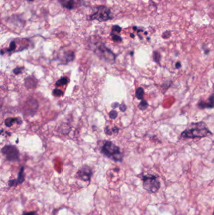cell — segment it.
Masks as SVG:
<instances>
[{"instance_id": "cell-1", "label": "cell", "mask_w": 214, "mask_h": 215, "mask_svg": "<svg viewBox=\"0 0 214 215\" xmlns=\"http://www.w3.org/2000/svg\"><path fill=\"white\" fill-rule=\"evenodd\" d=\"M212 134L207 126L203 122L193 123L185 130L181 134V136L186 139L203 138Z\"/></svg>"}, {"instance_id": "cell-2", "label": "cell", "mask_w": 214, "mask_h": 215, "mask_svg": "<svg viewBox=\"0 0 214 215\" xmlns=\"http://www.w3.org/2000/svg\"><path fill=\"white\" fill-rule=\"evenodd\" d=\"M101 152L115 162L123 161V155L121 152L120 148L112 142L106 141L102 146Z\"/></svg>"}, {"instance_id": "cell-3", "label": "cell", "mask_w": 214, "mask_h": 215, "mask_svg": "<svg viewBox=\"0 0 214 215\" xmlns=\"http://www.w3.org/2000/svg\"><path fill=\"white\" fill-rule=\"evenodd\" d=\"M93 51L95 54L102 60L113 64L116 60L115 54L102 42H96L94 44Z\"/></svg>"}, {"instance_id": "cell-4", "label": "cell", "mask_w": 214, "mask_h": 215, "mask_svg": "<svg viewBox=\"0 0 214 215\" xmlns=\"http://www.w3.org/2000/svg\"><path fill=\"white\" fill-rule=\"evenodd\" d=\"M143 188L150 193H156L160 188V182L157 175H144L142 177Z\"/></svg>"}, {"instance_id": "cell-5", "label": "cell", "mask_w": 214, "mask_h": 215, "mask_svg": "<svg viewBox=\"0 0 214 215\" xmlns=\"http://www.w3.org/2000/svg\"><path fill=\"white\" fill-rule=\"evenodd\" d=\"M113 18L111 10L106 6H98L94 8V12L91 15V20H97L99 22H105Z\"/></svg>"}, {"instance_id": "cell-6", "label": "cell", "mask_w": 214, "mask_h": 215, "mask_svg": "<svg viewBox=\"0 0 214 215\" xmlns=\"http://www.w3.org/2000/svg\"><path fill=\"white\" fill-rule=\"evenodd\" d=\"M2 153L8 161L15 162L19 160V152L16 146L14 145H8L4 146L2 149Z\"/></svg>"}, {"instance_id": "cell-7", "label": "cell", "mask_w": 214, "mask_h": 215, "mask_svg": "<svg viewBox=\"0 0 214 215\" xmlns=\"http://www.w3.org/2000/svg\"><path fill=\"white\" fill-rule=\"evenodd\" d=\"M92 175V169L88 165H83L77 172L76 177L83 181H89L91 179Z\"/></svg>"}, {"instance_id": "cell-8", "label": "cell", "mask_w": 214, "mask_h": 215, "mask_svg": "<svg viewBox=\"0 0 214 215\" xmlns=\"http://www.w3.org/2000/svg\"><path fill=\"white\" fill-rule=\"evenodd\" d=\"M198 106L200 109H205V108H214V94H212L210 96L208 102L203 101H200Z\"/></svg>"}, {"instance_id": "cell-9", "label": "cell", "mask_w": 214, "mask_h": 215, "mask_svg": "<svg viewBox=\"0 0 214 215\" xmlns=\"http://www.w3.org/2000/svg\"><path fill=\"white\" fill-rule=\"evenodd\" d=\"M77 0H60L59 2L64 8L67 9H72L77 6Z\"/></svg>"}, {"instance_id": "cell-10", "label": "cell", "mask_w": 214, "mask_h": 215, "mask_svg": "<svg viewBox=\"0 0 214 215\" xmlns=\"http://www.w3.org/2000/svg\"><path fill=\"white\" fill-rule=\"evenodd\" d=\"M25 86L27 88H35L37 85V80L33 76H28L25 80Z\"/></svg>"}, {"instance_id": "cell-11", "label": "cell", "mask_w": 214, "mask_h": 215, "mask_svg": "<svg viewBox=\"0 0 214 215\" xmlns=\"http://www.w3.org/2000/svg\"><path fill=\"white\" fill-rule=\"evenodd\" d=\"M64 58L65 63L71 62L75 59V54L72 51H67L64 54Z\"/></svg>"}, {"instance_id": "cell-12", "label": "cell", "mask_w": 214, "mask_h": 215, "mask_svg": "<svg viewBox=\"0 0 214 215\" xmlns=\"http://www.w3.org/2000/svg\"><path fill=\"white\" fill-rule=\"evenodd\" d=\"M18 123V124H21L22 121L18 118H6L5 120V125L7 126V127H10L13 125V124L14 123Z\"/></svg>"}, {"instance_id": "cell-13", "label": "cell", "mask_w": 214, "mask_h": 215, "mask_svg": "<svg viewBox=\"0 0 214 215\" xmlns=\"http://www.w3.org/2000/svg\"><path fill=\"white\" fill-rule=\"evenodd\" d=\"M16 180L18 185L22 184L25 181V174H24V167H22L18 172V178Z\"/></svg>"}, {"instance_id": "cell-14", "label": "cell", "mask_w": 214, "mask_h": 215, "mask_svg": "<svg viewBox=\"0 0 214 215\" xmlns=\"http://www.w3.org/2000/svg\"><path fill=\"white\" fill-rule=\"evenodd\" d=\"M144 91L142 87H140L138 88H137V90L136 91V97H137V99L142 100L144 97Z\"/></svg>"}, {"instance_id": "cell-15", "label": "cell", "mask_w": 214, "mask_h": 215, "mask_svg": "<svg viewBox=\"0 0 214 215\" xmlns=\"http://www.w3.org/2000/svg\"><path fill=\"white\" fill-rule=\"evenodd\" d=\"M69 79H68L67 77H62V78H60V79H58L55 85L57 86H63V85H65L67 84L68 83H69Z\"/></svg>"}, {"instance_id": "cell-16", "label": "cell", "mask_w": 214, "mask_h": 215, "mask_svg": "<svg viewBox=\"0 0 214 215\" xmlns=\"http://www.w3.org/2000/svg\"><path fill=\"white\" fill-rule=\"evenodd\" d=\"M148 106H149V104H148V102L146 100H142L140 102V103L138 105L139 109L140 110H142V111L145 110L146 109H147L148 108Z\"/></svg>"}, {"instance_id": "cell-17", "label": "cell", "mask_w": 214, "mask_h": 215, "mask_svg": "<svg viewBox=\"0 0 214 215\" xmlns=\"http://www.w3.org/2000/svg\"><path fill=\"white\" fill-rule=\"evenodd\" d=\"M153 58L154 62H155L157 64H159L161 61V55L160 52L158 51H154L153 54Z\"/></svg>"}, {"instance_id": "cell-18", "label": "cell", "mask_w": 214, "mask_h": 215, "mask_svg": "<svg viewBox=\"0 0 214 215\" xmlns=\"http://www.w3.org/2000/svg\"><path fill=\"white\" fill-rule=\"evenodd\" d=\"M111 37H112V41L115 42L117 43H120L122 42V38L121 37H120L119 35H118L117 33H111Z\"/></svg>"}, {"instance_id": "cell-19", "label": "cell", "mask_w": 214, "mask_h": 215, "mask_svg": "<svg viewBox=\"0 0 214 215\" xmlns=\"http://www.w3.org/2000/svg\"><path fill=\"white\" fill-rule=\"evenodd\" d=\"M121 31V28L118 25H114L112 28V32L114 33H118Z\"/></svg>"}, {"instance_id": "cell-20", "label": "cell", "mask_w": 214, "mask_h": 215, "mask_svg": "<svg viewBox=\"0 0 214 215\" xmlns=\"http://www.w3.org/2000/svg\"><path fill=\"white\" fill-rule=\"evenodd\" d=\"M53 95L54 96H56V97H60L61 96L63 95V92L59 90V89H55L54 91H53V93H52Z\"/></svg>"}, {"instance_id": "cell-21", "label": "cell", "mask_w": 214, "mask_h": 215, "mask_svg": "<svg viewBox=\"0 0 214 215\" xmlns=\"http://www.w3.org/2000/svg\"><path fill=\"white\" fill-rule=\"evenodd\" d=\"M16 42L15 41H12L10 44H9V47L8 49L7 50L8 52H12L13 51L15 50V48H16Z\"/></svg>"}, {"instance_id": "cell-22", "label": "cell", "mask_w": 214, "mask_h": 215, "mask_svg": "<svg viewBox=\"0 0 214 215\" xmlns=\"http://www.w3.org/2000/svg\"><path fill=\"white\" fill-rule=\"evenodd\" d=\"M118 112L116 111L115 110H112L109 112V118L111 119H112V120H114L117 118V116H118Z\"/></svg>"}, {"instance_id": "cell-23", "label": "cell", "mask_w": 214, "mask_h": 215, "mask_svg": "<svg viewBox=\"0 0 214 215\" xmlns=\"http://www.w3.org/2000/svg\"><path fill=\"white\" fill-rule=\"evenodd\" d=\"M8 185L10 188L12 187H15V186H17L18 184L16 182V179H12V180H9L8 181Z\"/></svg>"}, {"instance_id": "cell-24", "label": "cell", "mask_w": 214, "mask_h": 215, "mask_svg": "<svg viewBox=\"0 0 214 215\" xmlns=\"http://www.w3.org/2000/svg\"><path fill=\"white\" fill-rule=\"evenodd\" d=\"M24 69V67H16L15 69H13V72L16 74L18 75L19 74H20L22 72V71Z\"/></svg>"}, {"instance_id": "cell-25", "label": "cell", "mask_w": 214, "mask_h": 215, "mask_svg": "<svg viewBox=\"0 0 214 215\" xmlns=\"http://www.w3.org/2000/svg\"><path fill=\"white\" fill-rule=\"evenodd\" d=\"M171 36V33L169 31H166V32H164L163 35H162V38H164V39H167V38H168L170 37Z\"/></svg>"}, {"instance_id": "cell-26", "label": "cell", "mask_w": 214, "mask_h": 215, "mask_svg": "<svg viewBox=\"0 0 214 215\" xmlns=\"http://www.w3.org/2000/svg\"><path fill=\"white\" fill-rule=\"evenodd\" d=\"M126 108H126V104L124 103H121V105L119 106V109H120V110L122 112H124L126 110Z\"/></svg>"}, {"instance_id": "cell-27", "label": "cell", "mask_w": 214, "mask_h": 215, "mask_svg": "<svg viewBox=\"0 0 214 215\" xmlns=\"http://www.w3.org/2000/svg\"><path fill=\"white\" fill-rule=\"evenodd\" d=\"M23 215H38L36 211H31V212H26L23 214Z\"/></svg>"}, {"instance_id": "cell-28", "label": "cell", "mask_w": 214, "mask_h": 215, "mask_svg": "<svg viewBox=\"0 0 214 215\" xmlns=\"http://www.w3.org/2000/svg\"><path fill=\"white\" fill-rule=\"evenodd\" d=\"M105 133L106 134H108V135H111L112 133H111V131L108 129V127L107 126L105 128Z\"/></svg>"}, {"instance_id": "cell-29", "label": "cell", "mask_w": 214, "mask_h": 215, "mask_svg": "<svg viewBox=\"0 0 214 215\" xmlns=\"http://www.w3.org/2000/svg\"><path fill=\"white\" fill-rule=\"evenodd\" d=\"M112 131L114 133H118V132H119V129L118 128V127L115 126V127H114V128L112 129Z\"/></svg>"}, {"instance_id": "cell-30", "label": "cell", "mask_w": 214, "mask_h": 215, "mask_svg": "<svg viewBox=\"0 0 214 215\" xmlns=\"http://www.w3.org/2000/svg\"><path fill=\"white\" fill-rule=\"evenodd\" d=\"M119 106V103H114L112 104V107L113 108H118Z\"/></svg>"}, {"instance_id": "cell-31", "label": "cell", "mask_w": 214, "mask_h": 215, "mask_svg": "<svg viewBox=\"0 0 214 215\" xmlns=\"http://www.w3.org/2000/svg\"><path fill=\"white\" fill-rule=\"evenodd\" d=\"M181 63L180 62H177L176 63V64H175V67H176L177 69H179V68L181 67Z\"/></svg>"}, {"instance_id": "cell-32", "label": "cell", "mask_w": 214, "mask_h": 215, "mask_svg": "<svg viewBox=\"0 0 214 215\" xmlns=\"http://www.w3.org/2000/svg\"><path fill=\"white\" fill-rule=\"evenodd\" d=\"M27 1H28V2H33V0H27Z\"/></svg>"}, {"instance_id": "cell-33", "label": "cell", "mask_w": 214, "mask_h": 215, "mask_svg": "<svg viewBox=\"0 0 214 215\" xmlns=\"http://www.w3.org/2000/svg\"><path fill=\"white\" fill-rule=\"evenodd\" d=\"M131 36L132 37H134V35L133 34H131Z\"/></svg>"}, {"instance_id": "cell-34", "label": "cell", "mask_w": 214, "mask_h": 215, "mask_svg": "<svg viewBox=\"0 0 214 215\" xmlns=\"http://www.w3.org/2000/svg\"><path fill=\"white\" fill-rule=\"evenodd\" d=\"M212 215H214V211H213V214Z\"/></svg>"}, {"instance_id": "cell-35", "label": "cell", "mask_w": 214, "mask_h": 215, "mask_svg": "<svg viewBox=\"0 0 214 215\" xmlns=\"http://www.w3.org/2000/svg\"><path fill=\"white\" fill-rule=\"evenodd\" d=\"M213 88H214V84H213Z\"/></svg>"}, {"instance_id": "cell-36", "label": "cell", "mask_w": 214, "mask_h": 215, "mask_svg": "<svg viewBox=\"0 0 214 215\" xmlns=\"http://www.w3.org/2000/svg\"><path fill=\"white\" fill-rule=\"evenodd\" d=\"M213 67H214V64H213Z\"/></svg>"}]
</instances>
